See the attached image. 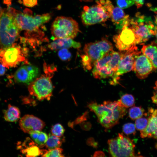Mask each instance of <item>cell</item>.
Listing matches in <instances>:
<instances>
[{"mask_svg":"<svg viewBox=\"0 0 157 157\" xmlns=\"http://www.w3.org/2000/svg\"><path fill=\"white\" fill-rule=\"evenodd\" d=\"M39 74V69L36 66L30 65H24L16 72L14 78L18 83H30L37 78Z\"/></svg>","mask_w":157,"mask_h":157,"instance_id":"9a60e30c","label":"cell"},{"mask_svg":"<svg viewBox=\"0 0 157 157\" xmlns=\"http://www.w3.org/2000/svg\"><path fill=\"white\" fill-rule=\"evenodd\" d=\"M141 52V51L138 50L136 45L133 46L127 50L121 51L120 60L117 70L112 77L111 84H117L119 76L132 70L136 56Z\"/></svg>","mask_w":157,"mask_h":157,"instance_id":"30bf717a","label":"cell"},{"mask_svg":"<svg viewBox=\"0 0 157 157\" xmlns=\"http://www.w3.org/2000/svg\"><path fill=\"white\" fill-rule=\"evenodd\" d=\"M4 114L6 121L9 122H15L19 119L20 112L17 107L9 104L8 109L4 111Z\"/></svg>","mask_w":157,"mask_h":157,"instance_id":"44dd1931","label":"cell"},{"mask_svg":"<svg viewBox=\"0 0 157 157\" xmlns=\"http://www.w3.org/2000/svg\"><path fill=\"white\" fill-rule=\"evenodd\" d=\"M148 121V119L142 117L136 119L135 122L136 129L140 131L144 130L147 125Z\"/></svg>","mask_w":157,"mask_h":157,"instance_id":"83f0119b","label":"cell"},{"mask_svg":"<svg viewBox=\"0 0 157 157\" xmlns=\"http://www.w3.org/2000/svg\"><path fill=\"white\" fill-rule=\"evenodd\" d=\"M5 68L2 64H0V76L3 75L5 72Z\"/></svg>","mask_w":157,"mask_h":157,"instance_id":"d590c367","label":"cell"},{"mask_svg":"<svg viewBox=\"0 0 157 157\" xmlns=\"http://www.w3.org/2000/svg\"><path fill=\"white\" fill-rule=\"evenodd\" d=\"M51 132L52 135L60 137L63 135L65 132V129L60 124H57L52 127Z\"/></svg>","mask_w":157,"mask_h":157,"instance_id":"f1b7e54d","label":"cell"},{"mask_svg":"<svg viewBox=\"0 0 157 157\" xmlns=\"http://www.w3.org/2000/svg\"><path fill=\"white\" fill-rule=\"evenodd\" d=\"M154 10V13L155 14V23L157 26V9H156V10Z\"/></svg>","mask_w":157,"mask_h":157,"instance_id":"8d00e7d4","label":"cell"},{"mask_svg":"<svg viewBox=\"0 0 157 157\" xmlns=\"http://www.w3.org/2000/svg\"><path fill=\"white\" fill-rule=\"evenodd\" d=\"M22 153L28 157H36L41 154L42 152L38 146L32 144L22 150Z\"/></svg>","mask_w":157,"mask_h":157,"instance_id":"cb8c5ba5","label":"cell"},{"mask_svg":"<svg viewBox=\"0 0 157 157\" xmlns=\"http://www.w3.org/2000/svg\"><path fill=\"white\" fill-rule=\"evenodd\" d=\"M82 1H92V0H81Z\"/></svg>","mask_w":157,"mask_h":157,"instance_id":"ab89813d","label":"cell"},{"mask_svg":"<svg viewBox=\"0 0 157 157\" xmlns=\"http://www.w3.org/2000/svg\"><path fill=\"white\" fill-rule=\"evenodd\" d=\"M148 123L146 127L140 131L142 138H153L157 139V109L152 108L149 109Z\"/></svg>","mask_w":157,"mask_h":157,"instance_id":"e0dca14e","label":"cell"},{"mask_svg":"<svg viewBox=\"0 0 157 157\" xmlns=\"http://www.w3.org/2000/svg\"><path fill=\"white\" fill-rule=\"evenodd\" d=\"M4 2L8 5H10L11 3V0H4Z\"/></svg>","mask_w":157,"mask_h":157,"instance_id":"74e56055","label":"cell"},{"mask_svg":"<svg viewBox=\"0 0 157 157\" xmlns=\"http://www.w3.org/2000/svg\"><path fill=\"white\" fill-rule=\"evenodd\" d=\"M8 10L13 15L20 30L36 31L42 25L49 21L51 17L49 13L33 16L18 12L12 8H9Z\"/></svg>","mask_w":157,"mask_h":157,"instance_id":"52a82bcc","label":"cell"},{"mask_svg":"<svg viewBox=\"0 0 157 157\" xmlns=\"http://www.w3.org/2000/svg\"><path fill=\"white\" fill-rule=\"evenodd\" d=\"M118 101L121 106L126 108L133 106L135 104L134 98L131 94L123 95Z\"/></svg>","mask_w":157,"mask_h":157,"instance_id":"d4e9b609","label":"cell"},{"mask_svg":"<svg viewBox=\"0 0 157 157\" xmlns=\"http://www.w3.org/2000/svg\"><path fill=\"white\" fill-rule=\"evenodd\" d=\"M135 124L128 123L124 125L122 129L124 133L126 135L133 134L135 135L136 133Z\"/></svg>","mask_w":157,"mask_h":157,"instance_id":"f546056e","label":"cell"},{"mask_svg":"<svg viewBox=\"0 0 157 157\" xmlns=\"http://www.w3.org/2000/svg\"><path fill=\"white\" fill-rule=\"evenodd\" d=\"M144 110L141 107L133 106L129 110V116L132 120H135L142 117Z\"/></svg>","mask_w":157,"mask_h":157,"instance_id":"484cf974","label":"cell"},{"mask_svg":"<svg viewBox=\"0 0 157 157\" xmlns=\"http://www.w3.org/2000/svg\"><path fill=\"white\" fill-rule=\"evenodd\" d=\"M129 26L135 33L136 44H143L154 35L156 26L151 18L140 13L130 19Z\"/></svg>","mask_w":157,"mask_h":157,"instance_id":"8992f818","label":"cell"},{"mask_svg":"<svg viewBox=\"0 0 157 157\" xmlns=\"http://www.w3.org/2000/svg\"><path fill=\"white\" fill-rule=\"evenodd\" d=\"M87 107L95 113L99 122L106 129L118 124L127 112L126 108L121 106L118 101H105L101 104L92 101L88 104Z\"/></svg>","mask_w":157,"mask_h":157,"instance_id":"6da1fadb","label":"cell"},{"mask_svg":"<svg viewBox=\"0 0 157 157\" xmlns=\"http://www.w3.org/2000/svg\"><path fill=\"white\" fill-rule=\"evenodd\" d=\"M51 30L54 40L58 38L73 39L80 31L78 23L72 18L57 17L51 25Z\"/></svg>","mask_w":157,"mask_h":157,"instance_id":"ba28073f","label":"cell"},{"mask_svg":"<svg viewBox=\"0 0 157 157\" xmlns=\"http://www.w3.org/2000/svg\"><path fill=\"white\" fill-rule=\"evenodd\" d=\"M141 51L149 59L155 69H157V42L143 45Z\"/></svg>","mask_w":157,"mask_h":157,"instance_id":"ffe728a7","label":"cell"},{"mask_svg":"<svg viewBox=\"0 0 157 157\" xmlns=\"http://www.w3.org/2000/svg\"><path fill=\"white\" fill-rule=\"evenodd\" d=\"M25 59L21 47L16 44L0 49V62L8 68L15 66Z\"/></svg>","mask_w":157,"mask_h":157,"instance_id":"8fae6325","label":"cell"},{"mask_svg":"<svg viewBox=\"0 0 157 157\" xmlns=\"http://www.w3.org/2000/svg\"><path fill=\"white\" fill-rule=\"evenodd\" d=\"M129 25L124 26L120 33L113 38L116 47L120 51L127 50L136 44L135 34Z\"/></svg>","mask_w":157,"mask_h":157,"instance_id":"7c38bea8","label":"cell"},{"mask_svg":"<svg viewBox=\"0 0 157 157\" xmlns=\"http://www.w3.org/2000/svg\"><path fill=\"white\" fill-rule=\"evenodd\" d=\"M81 47L80 43L69 38L56 39L48 45V47L52 50L72 47L78 49Z\"/></svg>","mask_w":157,"mask_h":157,"instance_id":"d6986e66","label":"cell"},{"mask_svg":"<svg viewBox=\"0 0 157 157\" xmlns=\"http://www.w3.org/2000/svg\"><path fill=\"white\" fill-rule=\"evenodd\" d=\"M2 9L0 7V14L1 12Z\"/></svg>","mask_w":157,"mask_h":157,"instance_id":"60d3db41","label":"cell"},{"mask_svg":"<svg viewBox=\"0 0 157 157\" xmlns=\"http://www.w3.org/2000/svg\"><path fill=\"white\" fill-rule=\"evenodd\" d=\"M154 35H155L157 39V26H156Z\"/></svg>","mask_w":157,"mask_h":157,"instance_id":"f35d334b","label":"cell"},{"mask_svg":"<svg viewBox=\"0 0 157 157\" xmlns=\"http://www.w3.org/2000/svg\"><path fill=\"white\" fill-rule=\"evenodd\" d=\"M108 151L113 157H135V145L133 141L122 133L108 140Z\"/></svg>","mask_w":157,"mask_h":157,"instance_id":"9c48e42d","label":"cell"},{"mask_svg":"<svg viewBox=\"0 0 157 157\" xmlns=\"http://www.w3.org/2000/svg\"><path fill=\"white\" fill-rule=\"evenodd\" d=\"M154 70L149 59L142 52L136 56L132 70L139 78H146Z\"/></svg>","mask_w":157,"mask_h":157,"instance_id":"5bb4252c","label":"cell"},{"mask_svg":"<svg viewBox=\"0 0 157 157\" xmlns=\"http://www.w3.org/2000/svg\"><path fill=\"white\" fill-rule=\"evenodd\" d=\"M112 51L105 55L94 65L92 73L95 78L100 79L112 77L113 76L114 72L109 64Z\"/></svg>","mask_w":157,"mask_h":157,"instance_id":"4fadbf2b","label":"cell"},{"mask_svg":"<svg viewBox=\"0 0 157 157\" xmlns=\"http://www.w3.org/2000/svg\"><path fill=\"white\" fill-rule=\"evenodd\" d=\"M154 89V91L151 97V100L153 103L157 104V81L155 82V86Z\"/></svg>","mask_w":157,"mask_h":157,"instance_id":"836d02e7","label":"cell"},{"mask_svg":"<svg viewBox=\"0 0 157 157\" xmlns=\"http://www.w3.org/2000/svg\"><path fill=\"white\" fill-rule=\"evenodd\" d=\"M19 125L23 131L29 134L33 132L41 131L45 124L37 117L32 115H26L20 119Z\"/></svg>","mask_w":157,"mask_h":157,"instance_id":"2e32d148","label":"cell"},{"mask_svg":"<svg viewBox=\"0 0 157 157\" xmlns=\"http://www.w3.org/2000/svg\"><path fill=\"white\" fill-rule=\"evenodd\" d=\"M114 6L109 0H97L91 6H84L81 17L83 23L90 25L104 22L111 18Z\"/></svg>","mask_w":157,"mask_h":157,"instance_id":"7a4b0ae2","label":"cell"},{"mask_svg":"<svg viewBox=\"0 0 157 157\" xmlns=\"http://www.w3.org/2000/svg\"><path fill=\"white\" fill-rule=\"evenodd\" d=\"M116 2L118 6L122 9L128 8L135 3L133 0H116Z\"/></svg>","mask_w":157,"mask_h":157,"instance_id":"4dcf8cb0","label":"cell"},{"mask_svg":"<svg viewBox=\"0 0 157 157\" xmlns=\"http://www.w3.org/2000/svg\"><path fill=\"white\" fill-rule=\"evenodd\" d=\"M19 31L12 14L8 10L2 9L0 14V46L4 48L12 45L18 38Z\"/></svg>","mask_w":157,"mask_h":157,"instance_id":"5b68a950","label":"cell"},{"mask_svg":"<svg viewBox=\"0 0 157 157\" xmlns=\"http://www.w3.org/2000/svg\"><path fill=\"white\" fill-rule=\"evenodd\" d=\"M31 138L38 144L42 145L46 143L48 136L45 133L41 131L33 132L29 133Z\"/></svg>","mask_w":157,"mask_h":157,"instance_id":"7402d4cb","label":"cell"},{"mask_svg":"<svg viewBox=\"0 0 157 157\" xmlns=\"http://www.w3.org/2000/svg\"><path fill=\"white\" fill-rule=\"evenodd\" d=\"M44 66V73L31 83L28 88L30 94L39 101L49 100L52 94L51 78L55 68L53 67Z\"/></svg>","mask_w":157,"mask_h":157,"instance_id":"277c9868","label":"cell"},{"mask_svg":"<svg viewBox=\"0 0 157 157\" xmlns=\"http://www.w3.org/2000/svg\"><path fill=\"white\" fill-rule=\"evenodd\" d=\"M135 3L137 8L141 7L143 4L144 0H133Z\"/></svg>","mask_w":157,"mask_h":157,"instance_id":"e575fe53","label":"cell"},{"mask_svg":"<svg viewBox=\"0 0 157 157\" xmlns=\"http://www.w3.org/2000/svg\"><path fill=\"white\" fill-rule=\"evenodd\" d=\"M63 150L59 147L53 149H49L42 155V156L44 157H62L64 156L63 154Z\"/></svg>","mask_w":157,"mask_h":157,"instance_id":"4316f807","label":"cell"},{"mask_svg":"<svg viewBox=\"0 0 157 157\" xmlns=\"http://www.w3.org/2000/svg\"><path fill=\"white\" fill-rule=\"evenodd\" d=\"M24 5L28 7H32L37 4V0H23Z\"/></svg>","mask_w":157,"mask_h":157,"instance_id":"d6a6232c","label":"cell"},{"mask_svg":"<svg viewBox=\"0 0 157 157\" xmlns=\"http://www.w3.org/2000/svg\"><path fill=\"white\" fill-rule=\"evenodd\" d=\"M111 18L116 29L120 30L125 26L129 25L130 19L129 15H126L122 9L118 7H114Z\"/></svg>","mask_w":157,"mask_h":157,"instance_id":"ac0fdd59","label":"cell"},{"mask_svg":"<svg viewBox=\"0 0 157 157\" xmlns=\"http://www.w3.org/2000/svg\"><path fill=\"white\" fill-rule=\"evenodd\" d=\"M58 55L59 57L63 60L69 59L71 56V53L67 48L61 49L59 51Z\"/></svg>","mask_w":157,"mask_h":157,"instance_id":"1f68e13d","label":"cell"},{"mask_svg":"<svg viewBox=\"0 0 157 157\" xmlns=\"http://www.w3.org/2000/svg\"><path fill=\"white\" fill-rule=\"evenodd\" d=\"M62 142V140L60 137L52 134L49 135L45 144L47 148L51 149L59 147L61 146Z\"/></svg>","mask_w":157,"mask_h":157,"instance_id":"603a6c76","label":"cell"},{"mask_svg":"<svg viewBox=\"0 0 157 157\" xmlns=\"http://www.w3.org/2000/svg\"><path fill=\"white\" fill-rule=\"evenodd\" d=\"M113 50L112 44L105 38L85 44L83 48L84 54L81 56L83 68L85 70H90L98 60Z\"/></svg>","mask_w":157,"mask_h":157,"instance_id":"3957f363","label":"cell"}]
</instances>
